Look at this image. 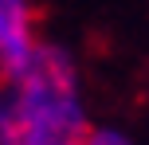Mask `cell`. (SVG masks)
<instances>
[{
  "mask_svg": "<svg viewBox=\"0 0 149 145\" xmlns=\"http://www.w3.org/2000/svg\"><path fill=\"white\" fill-rule=\"evenodd\" d=\"M90 122L86 75L67 43L39 39L28 63L0 75V145H79Z\"/></svg>",
  "mask_w": 149,
  "mask_h": 145,
  "instance_id": "obj_1",
  "label": "cell"
},
{
  "mask_svg": "<svg viewBox=\"0 0 149 145\" xmlns=\"http://www.w3.org/2000/svg\"><path fill=\"white\" fill-rule=\"evenodd\" d=\"M39 8L36 0H0V75H12L39 47Z\"/></svg>",
  "mask_w": 149,
  "mask_h": 145,
  "instance_id": "obj_2",
  "label": "cell"
},
{
  "mask_svg": "<svg viewBox=\"0 0 149 145\" xmlns=\"http://www.w3.org/2000/svg\"><path fill=\"white\" fill-rule=\"evenodd\" d=\"M79 145H137V141L130 137L126 130H118V126H98V122H90V130L82 133Z\"/></svg>",
  "mask_w": 149,
  "mask_h": 145,
  "instance_id": "obj_3",
  "label": "cell"
}]
</instances>
